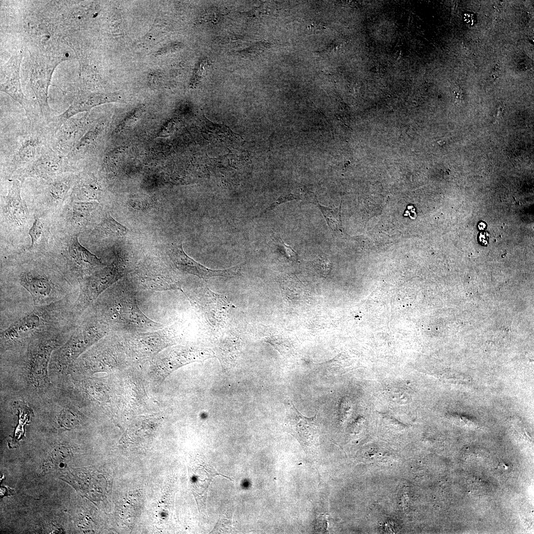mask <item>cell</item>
<instances>
[{
    "label": "cell",
    "mask_w": 534,
    "mask_h": 534,
    "mask_svg": "<svg viewBox=\"0 0 534 534\" xmlns=\"http://www.w3.org/2000/svg\"><path fill=\"white\" fill-rule=\"evenodd\" d=\"M6 194L0 198L1 248L8 251L26 247L29 230L32 225L34 213L22 198V182L18 179H7Z\"/></svg>",
    "instance_id": "obj_1"
},
{
    "label": "cell",
    "mask_w": 534,
    "mask_h": 534,
    "mask_svg": "<svg viewBox=\"0 0 534 534\" xmlns=\"http://www.w3.org/2000/svg\"><path fill=\"white\" fill-rule=\"evenodd\" d=\"M97 305L101 321L124 329H155L162 326L148 318L138 307L134 292L125 286L107 290Z\"/></svg>",
    "instance_id": "obj_2"
},
{
    "label": "cell",
    "mask_w": 534,
    "mask_h": 534,
    "mask_svg": "<svg viewBox=\"0 0 534 534\" xmlns=\"http://www.w3.org/2000/svg\"><path fill=\"white\" fill-rule=\"evenodd\" d=\"M79 236L54 231L46 253L62 265L59 268L64 274L83 280L105 265L80 244Z\"/></svg>",
    "instance_id": "obj_3"
},
{
    "label": "cell",
    "mask_w": 534,
    "mask_h": 534,
    "mask_svg": "<svg viewBox=\"0 0 534 534\" xmlns=\"http://www.w3.org/2000/svg\"><path fill=\"white\" fill-rule=\"evenodd\" d=\"M59 304L37 307L32 312L13 323L1 334V347L5 349L48 336L59 317Z\"/></svg>",
    "instance_id": "obj_4"
},
{
    "label": "cell",
    "mask_w": 534,
    "mask_h": 534,
    "mask_svg": "<svg viewBox=\"0 0 534 534\" xmlns=\"http://www.w3.org/2000/svg\"><path fill=\"white\" fill-rule=\"evenodd\" d=\"M39 258L34 260L28 259V262L20 263L18 268V280L20 285L30 294L35 305H47L57 299L56 280L61 277L63 273L59 268L48 266Z\"/></svg>",
    "instance_id": "obj_5"
},
{
    "label": "cell",
    "mask_w": 534,
    "mask_h": 534,
    "mask_svg": "<svg viewBox=\"0 0 534 534\" xmlns=\"http://www.w3.org/2000/svg\"><path fill=\"white\" fill-rule=\"evenodd\" d=\"M77 173L65 174L48 180H38L29 201L34 213L54 217L69 199Z\"/></svg>",
    "instance_id": "obj_6"
},
{
    "label": "cell",
    "mask_w": 534,
    "mask_h": 534,
    "mask_svg": "<svg viewBox=\"0 0 534 534\" xmlns=\"http://www.w3.org/2000/svg\"><path fill=\"white\" fill-rule=\"evenodd\" d=\"M60 336L43 337L29 345L26 380L30 389L37 392L46 391L50 386L48 367L52 353L63 342Z\"/></svg>",
    "instance_id": "obj_7"
},
{
    "label": "cell",
    "mask_w": 534,
    "mask_h": 534,
    "mask_svg": "<svg viewBox=\"0 0 534 534\" xmlns=\"http://www.w3.org/2000/svg\"><path fill=\"white\" fill-rule=\"evenodd\" d=\"M108 329L109 327L101 321L80 325L53 355L54 370L62 373L69 369L89 347L106 334Z\"/></svg>",
    "instance_id": "obj_8"
},
{
    "label": "cell",
    "mask_w": 534,
    "mask_h": 534,
    "mask_svg": "<svg viewBox=\"0 0 534 534\" xmlns=\"http://www.w3.org/2000/svg\"><path fill=\"white\" fill-rule=\"evenodd\" d=\"M77 172L78 168L49 144L38 158L16 172L9 179H18L22 183L28 178L48 180L65 174Z\"/></svg>",
    "instance_id": "obj_9"
},
{
    "label": "cell",
    "mask_w": 534,
    "mask_h": 534,
    "mask_svg": "<svg viewBox=\"0 0 534 534\" xmlns=\"http://www.w3.org/2000/svg\"><path fill=\"white\" fill-rule=\"evenodd\" d=\"M98 205L96 201H81L70 198L59 213L53 217L54 230L80 235L90 224L92 215Z\"/></svg>",
    "instance_id": "obj_10"
},
{
    "label": "cell",
    "mask_w": 534,
    "mask_h": 534,
    "mask_svg": "<svg viewBox=\"0 0 534 534\" xmlns=\"http://www.w3.org/2000/svg\"><path fill=\"white\" fill-rule=\"evenodd\" d=\"M43 129L31 131L20 140L4 165V175L6 179H9L16 172L35 161L44 149L50 144L46 136L48 133L52 132L50 131L45 133Z\"/></svg>",
    "instance_id": "obj_11"
},
{
    "label": "cell",
    "mask_w": 534,
    "mask_h": 534,
    "mask_svg": "<svg viewBox=\"0 0 534 534\" xmlns=\"http://www.w3.org/2000/svg\"><path fill=\"white\" fill-rule=\"evenodd\" d=\"M285 426L288 433L300 443L306 451H312L318 446L317 414L311 418L303 415L291 400L286 405Z\"/></svg>",
    "instance_id": "obj_12"
},
{
    "label": "cell",
    "mask_w": 534,
    "mask_h": 534,
    "mask_svg": "<svg viewBox=\"0 0 534 534\" xmlns=\"http://www.w3.org/2000/svg\"><path fill=\"white\" fill-rule=\"evenodd\" d=\"M120 272L114 264L105 266L83 279L77 301L78 311L82 312L116 281Z\"/></svg>",
    "instance_id": "obj_13"
},
{
    "label": "cell",
    "mask_w": 534,
    "mask_h": 534,
    "mask_svg": "<svg viewBox=\"0 0 534 534\" xmlns=\"http://www.w3.org/2000/svg\"><path fill=\"white\" fill-rule=\"evenodd\" d=\"M195 296V304L206 320L213 326H223L232 307L226 298L207 287L199 289Z\"/></svg>",
    "instance_id": "obj_14"
},
{
    "label": "cell",
    "mask_w": 534,
    "mask_h": 534,
    "mask_svg": "<svg viewBox=\"0 0 534 534\" xmlns=\"http://www.w3.org/2000/svg\"><path fill=\"white\" fill-rule=\"evenodd\" d=\"M169 256L173 264L178 270L205 280L218 276H236L239 274L242 267V265H239L225 269H211L187 256L183 250L181 243L173 245Z\"/></svg>",
    "instance_id": "obj_15"
},
{
    "label": "cell",
    "mask_w": 534,
    "mask_h": 534,
    "mask_svg": "<svg viewBox=\"0 0 534 534\" xmlns=\"http://www.w3.org/2000/svg\"><path fill=\"white\" fill-rule=\"evenodd\" d=\"M89 123L86 115L69 118L52 135L51 147L58 154L66 157L87 132Z\"/></svg>",
    "instance_id": "obj_16"
},
{
    "label": "cell",
    "mask_w": 534,
    "mask_h": 534,
    "mask_svg": "<svg viewBox=\"0 0 534 534\" xmlns=\"http://www.w3.org/2000/svg\"><path fill=\"white\" fill-rule=\"evenodd\" d=\"M53 234V217L34 213L33 222L28 232L30 246L24 249L32 252L45 253Z\"/></svg>",
    "instance_id": "obj_17"
},
{
    "label": "cell",
    "mask_w": 534,
    "mask_h": 534,
    "mask_svg": "<svg viewBox=\"0 0 534 534\" xmlns=\"http://www.w3.org/2000/svg\"><path fill=\"white\" fill-rule=\"evenodd\" d=\"M197 469L194 472L195 481L193 482V488L196 493L195 496L197 497L198 505L201 507H205L207 499V494L210 483L214 476L218 474L214 469L212 468L206 462L201 461V463L198 464Z\"/></svg>",
    "instance_id": "obj_18"
},
{
    "label": "cell",
    "mask_w": 534,
    "mask_h": 534,
    "mask_svg": "<svg viewBox=\"0 0 534 534\" xmlns=\"http://www.w3.org/2000/svg\"><path fill=\"white\" fill-rule=\"evenodd\" d=\"M99 191V185L94 178L78 173L70 198L81 201H95L98 199Z\"/></svg>",
    "instance_id": "obj_19"
},
{
    "label": "cell",
    "mask_w": 534,
    "mask_h": 534,
    "mask_svg": "<svg viewBox=\"0 0 534 534\" xmlns=\"http://www.w3.org/2000/svg\"><path fill=\"white\" fill-rule=\"evenodd\" d=\"M92 232L95 236L101 238H113L125 236L129 229L117 222L107 211L102 215Z\"/></svg>",
    "instance_id": "obj_20"
},
{
    "label": "cell",
    "mask_w": 534,
    "mask_h": 534,
    "mask_svg": "<svg viewBox=\"0 0 534 534\" xmlns=\"http://www.w3.org/2000/svg\"><path fill=\"white\" fill-rule=\"evenodd\" d=\"M204 134L211 139L218 140H232L238 139V135L226 127L211 123L205 119L203 125Z\"/></svg>",
    "instance_id": "obj_21"
},
{
    "label": "cell",
    "mask_w": 534,
    "mask_h": 534,
    "mask_svg": "<svg viewBox=\"0 0 534 534\" xmlns=\"http://www.w3.org/2000/svg\"><path fill=\"white\" fill-rule=\"evenodd\" d=\"M56 419L61 427L73 428L77 426L81 414L78 409L70 404H64L57 408Z\"/></svg>",
    "instance_id": "obj_22"
},
{
    "label": "cell",
    "mask_w": 534,
    "mask_h": 534,
    "mask_svg": "<svg viewBox=\"0 0 534 534\" xmlns=\"http://www.w3.org/2000/svg\"><path fill=\"white\" fill-rule=\"evenodd\" d=\"M280 287L287 298L290 300L300 301L305 296L303 284L295 277H286L280 281Z\"/></svg>",
    "instance_id": "obj_23"
},
{
    "label": "cell",
    "mask_w": 534,
    "mask_h": 534,
    "mask_svg": "<svg viewBox=\"0 0 534 534\" xmlns=\"http://www.w3.org/2000/svg\"><path fill=\"white\" fill-rule=\"evenodd\" d=\"M310 203L315 205L320 210L326 221L332 229H337L340 227V215L338 209H331L320 205L315 195H312Z\"/></svg>",
    "instance_id": "obj_24"
},
{
    "label": "cell",
    "mask_w": 534,
    "mask_h": 534,
    "mask_svg": "<svg viewBox=\"0 0 534 534\" xmlns=\"http://www.w3.org/2000/svg\"><path fill=\"white\" fill-rule=\"evenodd\" d=\"M314 270L320 275L327 276L331 269V263L329 258L324 256L316 257L312 262Z\"/></svg>",
    "instance_id": "obj_25"
},
{
    "label": "cell",
    "mask_w": 534,
    "mask_h": 534,
    "mask_svg": "<svg viewBox=\"0 0 534 534\" xmlns=\"http://www.w3.org/2000/svg\"><path fill=\"white\" fill-rule=\"evenodd\" d=\"M304 196L301 192H291L281 195L274 202L271 204L259 216H261L265 213L272 210L276 206L282 204L284 202L296 200V199H303Z\"/></svg>",
    "instance_id": "obj_26"
},
{
    "label": "cell",
    "mask_w": 534,
    "mask_h": 534,
    "mask_svg": "<svg viewBox=\"0 0 534 534\" xmlns=\"http://www.w3.org/2000/svg\"><path fill=\"white\" fill-rule=\"evenodd\" d=\"M266 341L272 345L281 354H287L290 350V343L285 338L277 336H272L267 338Z\"/></svg>",
    "instance_id": "obj_27"
},
{
    "label": "cell",
    "mask_w": 534,
    "mask_h": 534,
    "mask_svg": "<svg viewBox=\"0 0 534 534\" xmlns=\"http://www.w3.org/2000/svg\"><path fill=\"white\" fill-rule=\"evenodd\" d=\"M277 247L280 251L289 260L296 261L298 260L297 254L290 246L286 245L279 235L276 237Z\"/></svg>",
    "instance_id": "obj_28"
},
{
    "label": "cell",
    "mask_w": 534,
    "mask_h": 534,
    "mask_svg": "<svg viewBox=\"0 0 534 534\" xmlns=\"http://www.w3.org/2000/svg\"><path fill=\"white\" fill-rule=\"evenodd\" d=\"M453 96L456 103H461L464 98V93L462 89L456 87L453 90Z\"/></svg>",
    "instance_id": "obj_29"
},
{
    "label": "cell",
    "mask_w": 534,
    "mask_h": 534,
    "mask_svg": "<svg viewBox=\"0 0 534 534\" xmlns=\"http://www.w3.org/2000/svg\"><path fill=\"white\" fill-rule=\"evenodd\" d=\"M309 27L311 30L315 33L321 32L325 29V27L323 25L317 23H312L310 25Z\"/></svg>",
    "instance_id": "obj_30"
},
{
    "label": "cell",
    "mask_w": 534,
    "mask_h": 534,
    "mask_svg": "<svg viewBox=\"0 0 534 534\" xmlns=\"http://www.w3.org/2000/svg\"><path fill=\"white\" fill-rule=\"evenodd\" d=\"M203 65H204V62H202L201 63V64L200 65L199 68H198V69H197V71H196V72L195 73V75L194 76V79H193V81H194L193 83H197L198 81L200 79V77L201 76V75L202 74V73H203V70H204V66Z\"/></svg>",
    "instance_id": "obj_31"
},
{
    "label": "cell",
    "mask_w": 534,
    "mask_h": 534,
    "mask_svg": "<svg viewBox=\"0 0 534 534\" xmlns=\"http://www.w3.org/2000/svg\"><path fill=\"white\" fill-rule=\"evenodd\" d=\"M504 110L505 108L503 104H500L498 105L495 113V118L500 119L503 115Z\"/></svg>",
    "instance_id": "obj_32"
},
{
    "label": "cell",
    "mask_w": 534,
    "mask_h": 534,
    "mask_svg": "<svg viewBox=\"0 0 534 534\" xmlns=\"http://www.w3.org/2000/svg\"><path fill=\"white\" fill-rule=\"evenodd\" d=\"M501 74V70L500 68H499L497 66L494 67L492 69V72H491L492 77H493L494 78H497L500 77Z\"/></svg>",
    "instance_id": "obj_33"
},
{
    "label": "cell",
    "mask_w": 534,
    "mask_h": 534,
    "mask_svg": "<svg viewBox=\"0 0 534 534\" xmlns=\"http://www.w3.org/2000/svg\"><path fill=\"white\" fill-rule=\"evenodd\" d=\"M485 226H486V225H485V224L484 223H483V222H481V223H480L479 224V228H480V229H484V228L485 227Z\"/></svg>",
    "instance_id": "obj_34"
}]
</instances>
